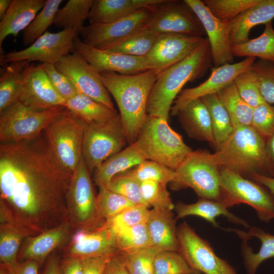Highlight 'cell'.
I'll return each mask as SVG.
<instances>
[{
  "instance_id": "obj_1",
  "label": "cell",
  "mask_w": 274,
  "mask_h": 274,
  "mask_svg": "<svg viewBox=\"0 0 274 274\" xmlns=\"http://www.w3.org/2000/svg\"><path fill=\"white\" fill-rule=\"evenodd\" d=\"M72 174L56 160L43 134L1 143V199L22 224H38L65 210Z\"/></svg>"
},
{
  "instance_id": "obj_2",
  "label": "cell",
  "mask_w": 274,
  "mask_h": 274,
  "mask_svg": "<svg viewBox=\"0 0 274 274\" xmlns=\"http://www.w3.org/2000/svg\"><path fill=\"white\" fill-rule=\"evenodd\" d=\"M99 74L117 104L128 144H132L146 118L148 97L159 75L153 70L133 75Z\"/></svg>"
},
{
  "instance_id": "obj_3",
  "label": "cell",
  "mask_w": 274,
  "mask_h": 274,
  "mask_svg": "<svg viewBox=\"0 0 274 274\" xmlns=\"http://www.w3.org/2000/svg\"><path fill=\"white\" fill-rule=\"evenodd\" d=\"M211 61L209 42L204 38L188 56L158 75L148 97L147 114L168 120L172 105L182 87L187 82L201 77Z\"/></svg>"
},
{
  "instance_id": "obj_4",
  "label": "cell",
  "mask_w": 274,
  "mask_h": 274,
  "mask_svg": "<svg viewBox=\"0 0 274 274\" xmlns=\"http://www.w3.org/2000/svg\"><path fill=\"white\" fill-rule=\"evenodd\" d=\"M265 139L251 126L234 129L211 159L220 167L247 178L253 173L266 175Z\"/></svg>"
},
{
  "instance_id": "obj_5",
  "label": "cell",
  "mask_w": 274,
  "mask_h": 274,
  "mask_svg": "<svg viewBox=\"0 0 274 274\" xmlns=\"http://www.w3.org/2000/svg\"><path fill=\"white\" fill-rule=\"evenodd\" d=\"M168 120L147 114L135 142L146 160L176 170L192 149L169 126Z\"/></svg>"
},
{
  "instance_id": "obj_6",
  "label": "cell",
  "mask_w": 274,
  "mask_h": 274,
  "mask_svg": "<svg viewBox=\"0 0 274 274\" xmlns=\"http://www.w3.org/2000/svg\"><path fill=\"white\" fill-rule=\"evenodd\" d=\"M67 109L62 106L45 110L29 108L18 101L0 116V141L17 142L35 139Z\"/></svg>"
},
{
  "instance_id": "obj_7",
  "label": "cell",
  "mask_w": 274,
  "mask_h": 274,
  "mask_svg": "<svg viewBox=\"0 0 274 274\" xmlns=\"http://www.w3.org/2000/svg\"><path fill=\"white\" fill-rule=\"evenodd\" d=\"M220 201L227 209L241 203L252 207L261 221L274 219V195L262 184L220 168Z\"/></svg>"
},
{
  "instance_id": "obj_8",
  "label": "cell",
  "mask_w": 274,
  "mask_h": 274,
  "mask_svg": "<svg viewBox=\"0 0 274 274\" xmlns=\"http://www.w3.org/2000/svg\"><path fill=\"white\" fill-rule=\"evenodd\" d=\"M205 150L193 151L175 170V190L191 188L200 198L221 199L220 168Z\"/></svg>"
},
{
  "instance_id": "obj_9",
  "label": "cell",
  "mask_w": 274,
  "mask_h": 274,
  "mask_svg": "<svg viewBox=\"0 0 274 274\" xmlns=\"http://www.w3.org/2000/svg\"><path fill=\"white\" fill-rule=\"evenodd\" d=\"M127 143L118 113L102 122L85 123L82 156L90 174L110 157L123 150Z\"/></svg>"
},
{
  "instance_id": "obj_10",
  "label": "cell",
  "mask_w": 274,
  "mask_h": 274,
  "mask_svg": "<svg viewBox=\"0 0 274 274\" xmlns=\"http://www.w3.org/2000/svg\"><path fill=\"white\" fill-rule=\"evenodd\" d=\"M85 123L67 110L51 122L43 135L58 162L71 173L82 157Z\"/></svg>"
},
{
  "instance_id": "obj_11",
  "label": "cell",
  "mask_w": 274,
  "mask_h": 274,
  "mask_svg": "<svg viewBox=\"0 0 274 274\" xmlns=\"http://www.w3.org/2000/svg\"><path fill=\"white\" fill-rule=\"evenodd\" d=\"M145 28L158 36L179 33L202 37L206 33L200 21L184 1L163 0L153 8Z\"/></svg>"
},
{
  "instance_id": "obj_12",
  "label": "cell",
  "mask_w": 274,
  "mask_h": 274,
  "mask_svg": "<svg viewBox=\"0 0 274 274\" xmlns=\"http://www.w3.org/2000/svg\"><path fill=\"white\" fill-rule=\"evenodd\" d=\"M177 234L179 252L193 269L204 274H237L227 261L216 254L209 243L186 222L180 224Z\"/></svg>"
},
{
  "instance_id": "obj_13",
  "label": "cell",
  "mask_w": 274,
  "mask_h": 274,
  "mask_svg": "<svg viewBox=\"0 0 274 274\" xmlns=\"http://www.w3.org/2000/svg\"><path fill=\"white\" fill-rule=\"evenodd\" d=\"M154 7L142 9L115 22L84 26L80 32L81 40L93 48L107 50L144 28Z\"/></svg>"
},
{
  "instance_id": "obj_14",
  "label": "cell",
  "mask_w": 274,
  "mask_h": 274,
  "mask_svg": "<svg viewBox=\"0 0 274 274\" xmlns=\"http://www.w3.org/2000/svg\"><path fill=\"white\" fill-rule=\"evenodd\" d=\"M79 33L73 29L52 33L46 31L28 47L1 55L2 64L16 60L55 64L61 57L75 50L74 40ZM1 62V63H2Z\"/></svg>"
},
{
  "instance_id": "obj_15",
  "label": "cell",
  "mask_w": 274,
  "mask_h": 274,
  "mask_svg": "<svg viewBox=\"0 0 274 274\" xmlns=\"http://www.w3.org/2000/svg\"><path fill=\"white\" fill-rule=\"evenodd\" d=\"M55 68L73 83L78 92L115 109L110 93L104 86L99 74L76 50L61 57Z\"/></svg>"
},
{
  "instance_id": "obj_16",
  "label": "cell",
  "mask_w": 274,
  "mask_h": 274,
  "mask_svg": "<svg viewBox=\"0 0 274 274\" xmlns=\"http://www.w3.org/2000/svg\"><path fill=\"white\" fill-rule=\"evenodd\" d=\"M90 175L82 156L72 174L66 195V206L72 217L82 225H91L99 217Z\"/></svg>"
},
{
  "instance_id": "obj_17",
  "label": "cell",
  "mask_w": 274,
  "mask_h": 274,
  "mask_svg": "<svg viewBox=\"0 0 274 274\" xmlns=\"http://www.w3.org/2000/svg\"><path fill=\"white\" fill-rule=\"evenodd\" d=\"M203 39L179 33L158 36L152 49L144 57L148 70L159 75L188 56Z\"/></svg>"
},
{
  "instance_id": "obj_18",
  "label": "cell",
  "mask_w": 274,
  "mask_h": 274,
  "mask_svg": "<svg viewBox=\"0 0 274 274\" xmlns=\"http://www.w3.org/2000/svg\"><path fill=\"white\" fill-rule=\"evenodd\" d=\"M255 61V57H246L239 62L215 67L205 81L196 87L181 90L173 102L171 115H177L180 110L193 100L217 94L232 83L240 74L252 69Z\"/></svg>"
},
{
  "instance_id": "obj_19",
  "label": "cell",
  "mask_w": 274,
  "mask_h": 274,
  "mask_svg": "<svg viewBox=\"0 0 274 274\" xmlns=\"http://www.w3.org/2000/svg\"><path fill=\"white\" fill-rule=\"evenodd\" d=\"M198 18L208 36L215 67L232 63L230 40V22L220 20L214 16L202 1L184 0Z\"/></svg>"
},
{
  "instance_id": "obj_20",
  "label": "cell",
  "mask_w": 274,
  "mask_h": 274,
  "mask_svg": "<svg viewBox=\"0 0 274 274\" xmlns=\"http://www.w3.org/2000/svg\"><path fill=\"white\" fill-rule=\"evenodd\" d=\"M76 50L98 73L115 72L133 75L149 70L144 57H135L93 48L84 44L77 36L74 40Z\"/></svg>"
},
{
  "instance_id": "obj_21",
  "label": "cell",
  "mask_w": 274,
  "mask_h": 274,
  "mask_svg": "<svg viewBox=\"0 0 274 274\" xmlns=\"http://www.w3.org/2000/svg\"><path fill=\"white\" fill-rule=\"evenodd\" d=\"M19 101L37 110L63 106L65 102L52 86L41 64H28L26 67L23 90Z\"/></svg>"
},
{
  "instance_id": "obj_22",
  "label": "cell",
  "mask_w": 274,
  "mask_h": 274,
  "mask_svg": "<svg viewBox=\"0 0 274 274\" xmlns=\"http://www.w3.org/2000/svg\"><path fill=\"white\" fill-rule=\"evenodd\" d=\"M69 253L80 258L118 254L116 233L104 223L91 230L80 231L74 236Z\"/></svg>"
},
{
  "instance_id": "obj_23",
  "label": "cell",
  "mask_w": 274,
  "mask_h": 274,
  "mask_svg": "<svg viewBox=\"0 0 274 274\" xmlns=\"http://www.w3.org/2000/svg\"><path fill=\"white\" fill-rule=\"evenodd\" d=\"M243 240L241 250L247 274H255L259 265L274 257V235L257 227H252L248 232L229 229Z\"/></svg>"
},
{
  "instance_id": "obj_24",
  "label": "cell",
  "mask_w": 274,
  "mask_h": 274,
  "mask_svg": "<svg viewBox=\"0 0 274 274\" xmlns=\"http://www.w3.org/2000/svg\"><path fill=\"white\" fill-rule=\"evenodd\" d=\"M163 0H93L88 20L90 24L109 23L128 17Z\"/></svg>"
},
{
  "instance_id": "obj_25",
  "label": "cell",
  "mask_w": 274,
  "mask_h": 274,
  "mask_svg": "<svg viewBox=\"0 0 274 274\" xmlns=\"http://www.w3.org/2000/svg\"><path fill=\"white\" fill-rule=\"evenodd\" d=\"M176 221L171 210L159 208L150 210L146 224L152 247L160 251L179 252Z\"/></svg>"
},
{
  "instance_id": "obj_26",
  "label": "cell",
  "mask_w": 274,
  "mask_h": 274,
  "mask_svg": "<svg viewBox=\"0 0 274 274\" xmlns=\"http://www.w3.org/2000/svg\"><path fill=\"white\" fill-rule=\"evenodd\" d=\"M46 0H13L0 22V48L9 35L16 36L25 30L44 7Z\"/></svg>"
},
{
  "instance_id": "obj_27",
  "label": "cell",
  "mask_w": 274,
  "mask_h": 274,
  "mask_svg": "<svg viewBox=\"0 0 274 274\" xmlns=\"http://www.w3.org/2000/svg\"><path fill=\"white\" fill-rule=\"evenodd\" d=\"M179 120L188 136L214 145V139L208 109L201 98L189 102L177 113Z\"/></svg>"
},
{
  "instance_id": "obj_28",
  "label": "cell",
  "mask_w": 274,
  "mask_h": 274,
  "mask_svg": "<svg viewBox=\"0 0 274 274\" xmlns=\"http://www.w3.org/2000/svg\"><path fill=\"white\" fill-rule=\"evenodd\" d=\"M274 18V0L260 2L243 12L230 22L231 44H238L249 40L250 30L256 25L265 24Z\"/></svg>"
},
{
  "instance_id": "obj_29",
  "label": "cell",
  "mask_w": 274,
  "mask_h": 274,
  "mask_svg": "<svg viewBox=\"0 0 274 274\" xmlns=\"http://www.w3.org/2000/svg\"><path fill=\"white\" fill-rule=\"evenodd\" d=\"M146 159L137 144L134 142L112 155L95 170L94 183L98 187H107L111 179L142 163Z\"/></svg>"
},
{
  "instance_id": "obj_30",
  "label": "cell",
  "mask_w": 274,
  "mask_h": 274,
  "mask_svg": "<svg viewBox=\"0 0 274 274\" xmlns=\"http://www.w3.org/2000/svg\"><path fill=\"white\" fill-rule=\"evenodd\" d=\"M176 219L183 218L188 216H196L202 218L214 227L220 228L216 219L220 216L225 217L231 223L239 224L248 228L249 224L243 219L229 212L227 208L219 201L199 198L193 203L186 204L178 202L175 204Z\"/></svg>"
},
{
  "instance_id": "obj_31",
  "label": "cell",
  "mask_w": 274,
  "mask_h": 274,
  "mask_svg": "<svg viewBox=\"0 0 274 274\" xmlns=\"http://www.w3.org/2000/svg\"><path fill=\"white\" fill-rule=\"evenodd\" d=\"M29 63L24 60L14 61L3 69L0 78V114L19 101L25 71Z\"/></svg>"
},
{
  "instance_id": "obj_32",
  "label": "cell",
  "mask_w": 274,
  "mask_h": 274,
  "mask_svg": "<svg viewBox=\"0 0 274 274\" xmlns=\"http://www.w3.org/2000/svg\"><path fill=\"white\" fill-rule=\"evenodd\" d=\"M68 232V225L63 222L29 239L24 245L23 257L28 260L42 261L65 241Z\"/></svg>"
},
{
  "instance_id": "obj_33",
  "label": "cell",
  "mask_w": 274,
  "mask_h": 274,
  "mask_svg": "<svg viewBox=\"0 0 274 274\" xmlns=\"http://www.w3.org/2000/svg\"><path fill=\"white\" fill-rule=\"evenodd\" d=\"M63 106L86 124L102 122L118 114L115 109L80 93L66 100Z\"/></svg>"
},
{
  "instance_id": "obj_34",
  "label": "cell",
  "mask_w": 274,
  "mask_h": 274,
  "mask_svg": "<svg viewBox=\"0 0 274 274\" xmlns=\"http://www.w3.org/2000/svg\"><path fill=\"white\" fill-rule=\"evenodd\" d=\"M264 25V30L259 37L243 43L231 44L233 57H258L274 63V29L271 21Z\"/></svg>"
},
{
  "instance_id": "obj_35",
  "label": "cell",
  "mask_w": 274,
  "mask_h": 274,
  "mask_svg": "<svg viewBox=\"0 0 274 274\" xmlns=\"http://www.w3.org/2000/svg\"><path fill=\"white\" fill-rule=\"evenodd\" d=\"M207 106L211 118L214 146L218 150L234 130L230 117L217 94L201 98Z\"/></svg>"
},
{
  "instance_id": "obj_36",
  "label": "cell",
  "mask_w": 274,
  "mask_h": 274,
  "mask_svg": "<svg viewBox=\"0 0 274 274\" xmlns=\"http://www.w3.org/2000/svg\"><path fill=\"white\" fill-rule=\"evenodd\" d=\"M227 110L234 129L251 126L254 108L241 97L233 82L217 93Z\"/></svg>"
},
{
  "instance_id": "obj_37",
  "label": "cell",
  "mask_w": 274,
  "mask_h": 274,
  "mask_svg": "<svg viewBox=\"0 0 274 274\" xmlns=\"http://www.w3.org/2000/svg\"><path fill=\"white\" fill-rule=\"evenodd\" d=\"M93 0H69L57 12L53 25L63 29H73L79 34L88 18Z\"/></svg>"
},
{
  "instance_id": "obj_38",
  "label": "cell",
  "mask_w": 274,
  "mask_h": 274,
  "mask_svg": "<svg viewBox=\"0 0 274 274\" xmlns=\"http://www.w3.org/2000/svg\"><path fill=\"white\" fill-rule=\"evenodd\" d=\"M119 253H129L152 247L146 223L138 224L116 232Z\"/></svg>"
},
{
  "instance_id": "obj_39",
  "label": "cell",
  "mask_w": 274,
  "mask_h": 274,
  "mask_svg": "<svg viewBox=\"0 0 274 274\" xmlns=\"http://www.w3.org/2000/svg\"><path fill=\"white\" fill-rule=\"evenodd\" d=\"M158 37L145 27L107 50L131 56L144 57L152 49Z\"/></svg>"
},
{
  "instance_id": "obj_40",
  "label": "cell",
  "mask_w": 274,
  "mask_h": 274,
  "mask_svg": "<svg viewBox=\"0 0 274 274\" xmlns=\"http://www.w3.org/2000/svg\"><path fill=\"white\" fill-rule=\"evenodd\" d=\"M62 2V0L46 1L44 7L24 30L22 40L25 45H31L53 24L56 14Z\"/></svg>"
},
{
  "instance_id": "obj_41",
  "label": "cell",
  "mask_w": 274,
  "mask_h": 274,
  "mask_svg": "<svg viewBox=\"0 0 274 274\" xmlns=\"http://www.w3.org/2000/svg\"><path fill=\"white\" fill-rule=\"evenodd\" d=\"M123 173L140 182L153 181L166 185L174 182L177 177L176 171L159 163L149 160H145Z\"/></svg>"
},
{
  "instance_id": "obj_42",
  "label": "cell",
  "mask_w": 274,
  "mask_h": 274,
  "mask_svg": "<svg viewBox=\"0 0 274 274\" xmlns=\"http://www.w3.org/2000/svg\"><path fill=\"white\" fill-rule=\"evenodd\" d=\"M24 234L18 227L10 224L1 226L0 231V260L7 266L16 263L19 248Z\"/></svg>"
},
{
  "instance_id": "obj_43",
  "label": "cell",
  "mask_w": 274,
  "mask_h": 274,
  "mask_svg": "<svg viewBox=\"0 0 274 274\" xmlns=\"http://www.w3.org/2000/svg\"><path fill=\"white\" fill-rule=\"evenodd\" d=\"M260 0H204L203 3L217 18L230 22Z\"/></svg>"
},
{
  "instance_id": "obj_44",
  "label": "cell",
  "mask_w": 274,
  "mask_h": 274,
  "mask_svg": "<svg viewBox=\"0 0 274 274\" xmlns=\"http://www.w3.org/2000/svg\"><path fill=\"white\" fill-rule=\"evenodd\" d=\"M155 274H199L177 251L159 252L154 261Z\"/></svg>"
},
{
  "instance_id": "obj_45",
  "label": "cell",
  "mask_w": 274,
  "mask_h": 274,
  "mask_svg": "<svg viewBox=\"0 0 274 274\" xmlns=\"http://www.w3.org/2000/svg\"><path fill=\"white\" fill-rule=\"evenodd\" d=\"M96 204L99 217L107 220L118 214L125 209L134 206L124 196L107 187H99Z\"/></svg>"
},
{
  "instance_id": "obj_46",
  "label": "cell",
  "mask_w": 274,
  "mask_h": 274,
  "mask_svg": "<svg viewBox=\"0 0 274 274\" xmlns=\"http://www.w3.org/2000/svg\"><path fill=\"white\" fill-rule=\"evenodd\" d=\"M233 83L241 97L252 108L265 102L260 90L257 76L252 69L238 75Z\"/></svg>"
},
{
  "instance_id": "obj_47",
  "label": "cell",
  "mask_w": 274,
  "mask_h": 274,
  "mask_svg": "<svg viewBox=\"0 0 274 274\" xmlns=\"http://www.w3.org/2000/svg\"><path fill=\"white\" fill-rule=\"evenodd\" d=\"M141 192L144 201L148 207L173 211L175 208L166 184L153 181L141 182Z\"/></svg>"
},
{
  "instance_id": "obj_48",
  "label": "cell",
  "mask_w": 274,
  "mask_h": 274,
  "mask_svg": "<svg viewBox=\"0 0 274 274\" xmlns=\"http://www.w3.org/2000/svg\"><path fill=\"white\" fill-rule=\"evenodd\" d=\"M159 252L150 247L134 252L119 254L130 274H155L154 261Z\"/></svg>"
},
{
  "instance_id": "obj_49",
  "label": "cell",
  "mask_w": 274,
  "mask_h": 274,
  "mask_svg": "<svg viewBox=\"0 0 274 274\" xmlns=\"http://www.w3.org/2000/svg\"><path fill=\"white\" fill-rule=\"evenodd\" d=\"M150 210L141 205L127 208L104 222V225L116 232L138 224L146 223Z\"/></svg>"
},
{
  "instance_id": "obj_50",
  "label": "cell",
  "mask_w": 274,
  "mask_h": 274,
  "mask_svg": "<svg viewBox=\"0 0 274 274\" xmlns=\"http://www.w3.org/2000/svg\"><path fill=\"white\" fill-rule=\"evenodd\" d=\"M141 184L138 180L122 173L114 177L107 188L124 196L135 205L149 208L142 197Z\"/></svg>"
},
{
  "instance_id": "obj_51",
  "label": "cell",
  "mask_w": 274,
  "mask_h": 274,
  "mask_svg": "<svg viewBox=\"0 0 274 274\" xmlns=\"http://www.w3.org/2000/svg\"><path fill=\"white\" fill-rule=\"evenodd\" d=\"M252 69L257 76L264 101L274 105V63L259 59L255 61Z\"/></svg>"
},
{
  "instance_id": "obj_52",
  "label": "cell",
  "mask_w": 274,
  "mask_h": 274,
  "mask_svg": "<svg viewBox=\"0 0 274 274\" xmlns=\"http://www.w3.org/2000/svg\"><path fill=\"white\" fill-rule=\"evenodd\" d=\"M251 126L265 140L274 134V105L264 102L254 108Z\"/></svg>"
},
{
  "instance_id": "obj_53",
  "label": "cell",
  "mask_w": 274,
  "mask_h": 274,
  "mask_svg": "<svg viewBox=\"0 0 274 274\" xmlns=\"http://www.w3.org/2000/svg\"><path fill=\"white\" fill-rule=\"evenodd\" d=\"M41 65L53 87L65 101L79 93L70 79L58 72L54 64L42 63Z\"/></svg>"
},
{
  "instance_id": "obj_54",
  "label": "cell",
  "mask_w": 274,
  "mask_h": 274,
  "mask_svg": "<svg viewBox=\"0 0 274 274\" xmlns=\"http://www.w3.org/2000/svg\"><path fill=\"white\" fill-rule=\"evenodd\" d=\"M112 256H98L82 258L83 274H103L106 264Z\"/></svg>"
},
{
  "instance_id": "obj_55",
  "label": "cell",
  "mask_w": 274,
  "mask_h": 274,
  "mask_svg": "<svg viewBox=\"0 0 274 274\" xmlns=\"http://www.w3.org/2000/svg\"><path fill=\"white\" fill-rule=\"evenodd\" d=\"M103 274H130L119 253L112 255L108 260Z\"/></svg>"
},
{
  "instance_id": "obj_56",
  "label": "cell",
  "mask_w": 274,
  "mask_h": 274,
  "mask_svg": "<svg viewBox=\"0 0 274 274\" xmlns=\"http://www.w3.org/2000/svg\"><path fill=\"white\" fill-rule=\"evenodd\" d=\"M5 266L9 274H39L38 262L35 260H27L23 263H17L11 266Z\"/></svg>"
},
{
  "instance_id": "obj_57",
  "label": "cell",
  "mask_w": 274,
  "mask_h": 274,
  "mask_svg": "<svg viewBox=\"0 0 274 274\" xmlns=\"http://www.w3.org/2000/svg\"><path fill=\"white\" fill-rule=\"evenodd\" d=\"M265 175L274 177V134L265 140Z\"/></svg>"
},
{
  "instance_id": "obj_58",
  "label": "cell",
  "mask_w": 274,
  "mask_h": 274,
  "mask_svg": "<svg viewBox=\"0 0 274 274\" xmlns=\"http://www.w3.org/2000/svg\"><path fill=\"white\" fill-rule=\"evenodd\" d=\"M62 274H83L82 258L71 257L64 260L61 266Z\"/></svg>"
},
{
  "instance_id": "obj_59",
  "label": "cell",
  "mask_w": 274,
  "mask_h": 274,
  "mask_svg": "<svg viewBox=\"0 0 274 274\" xmlns=\"http://www.w3.org/2000/svg\"><path fill=\"white\" fill-rule=\"evenodd\" d=\"M265 186L274 195V177L259 173H253L249 177Z\"/></svg>"
},
{
  "instance_id": "obj_60",
  "label": "cell",
  "mask_w": 274,
  "mask_h": 274,
  "mask_svg": "<svg viewBox=\"0 0 274 274\" xmlns=\"http://www.w3.org/2000/svg\"><path fill=\"white\" fill-rule=\"evenodd\" d=\"M44 274H62L61 268L55 258L49 260L46 267Z\"/></svg>"
},
{
  "instance_id": "obj_61",
  "label": "cell",
  "mask_w": 274,
  "mask_h": 274,
  "mask_svg": "<svg viewBox=\"0 0 274 274\" xmlns=\"http://www.w3.org/2000/svg\"><path fill=\"white\" fill-rule=\"evenodd\" d=\"M13 0H0V19L1 20L9 9Z\"/></svg>"
},
{
  "instance_id": "obj_62",
  "label": "cell",
  "mask_w": 274,
  "mask_h": 274,
  "mask_svg": "<svg viewBox=\"0 0 274 274\" xmlns=\"http://www.w3.org/2000/svg\"><path fill=\"white\" fill-rule=\"evenodd\" d=\"M0 274H9L7 268L3 264H1Z\"/></svg>"
}]
</instances>
